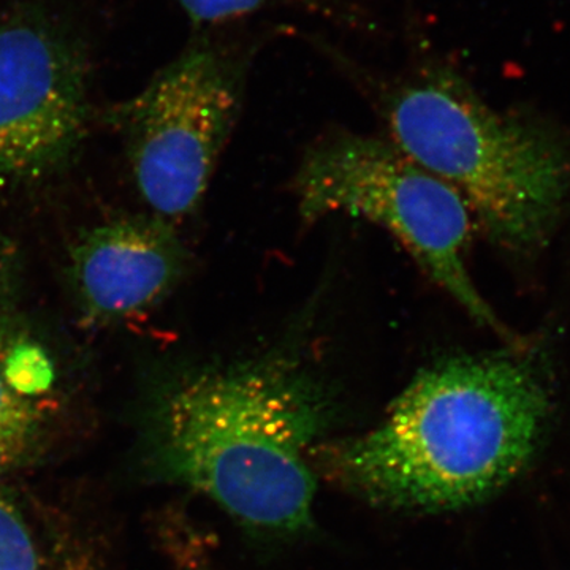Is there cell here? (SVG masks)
<instances>
[{
    "label": "cell",
    "mask_w": 570,
    "mask_h": 570,
    "mask_svg": "<svg viewBox=\"0 0 570 570\" xmlns=\"http://www.w3.org/2000/svg\"><path fill=\"white\" fill-rule=\"evenodd\" d=\"M524 347L420 371L373 430L330 450L337 480L376 504L455 510L530 464L551 415L546 370Z\"/></svg>",
    "instance_id": "cell-1"
},
{
    "label": "cell",
    "mask_w": 570,
    "mask_h": 570,
    "mask_svg": "<svg viewBox=\"0 0 570 570\" xmlns=\"http://www.w3.org/2000/svg\"><path fill=\"white\" fill-rule=\"evenodd\" d=\"M328 419V396L291 356L206 367L164 393L157 456L246 527L302 531L317 490L307 456Z\"/></svg>",
    "instance_id": "cell-2"
},
{
    "label": "cell",
    "mask_w": 570,
    "mask_h": 570,
    "mask_svg": "<svg viewBox=\"0 0 570 570\" xmlns=\"http://www.w3.org/2000/svg\"><path fill=\"white\" fill-rule=\"evenodd\" d=\"M392 141L448 183L487 234L512 253L549 238L570 193V159L530 124L499 115L449 70L401 86L385 104Z\"/></svg>",
    "instance_id": "cell-3"
},
{
    "label": "cell",
    "mask_w": 570,
    "mask_h": 570,
    "mask_svg": "<svg viewBox=\"0 0 570 570\" xmlns=\"http://www.w3.org/2000/svg\"><path fill=\"white\" fill-rule=\"evenodd\" d=\"M299 216L316 223L347 214L381 225L448 292L472 321L524 347L499 321L469 275L472 214L456 190L401 151L393 141L337 135L307 151L295 175Z\"/></svg>",
    "instance_id": "cell-4"
},
{
    "label": "cell",
    "mask_w": 570,
    "mask_h": 570,
    "mask_svg": "<svg viewBox=\"0 0 570 570\" xmlns=\"http://www.w3.org/2000/svg\"><path fill=\"white\" fill-rule=\"evenodd\" d=\"M245 58L197 43L116 111L138 194L176 223L204 200L242 111Z\"/></svg>",
    "instance_id": "cell-5"
},
{
    "label": "cell",
    "mask_w": 570,
    "mask_h": 570,
    "mask_svg": "<svg viewBox=\"0 0 570 570\" xmlns=\"http://www.w3.org/2000/svg\"><path fill=\"white\" fill-rule=\"evenodd\" d=\"M89 116L85 51L37 14L0 24V179L36 181L77 151Z\"/></svg>",
    "instance_id": "cell-6"
},
{
    "label": "cell",
    "mask_w": 570,
    "mask_h": 570,
    "mask_svg": "<svg viewBox=\"0 0 570 570\" xmlns=\"http://www.w3.org/2000/svg\"><path fill=\"white\" fill-rule=\"evenodd\" d=\"M184 268L186 253L178 235L154 214L94 225L69 254L78 311L97 326L145 316L174 291Z\"/></svg>",
    "instance_id": "cell-7"
},
{
    "label": "cell",
    "mask_w": 570,
    "mask_h": 570,
    "mask_svg": "<svg viewBox=\"0 0 570 570\" xmlns=\"http://www.w3.org/2000/svg\"><path fill=\"white\" fill-rule=\"evenodd\" d=\"M51 382L47 352L0 316V453L11 469L39 450L47 426L40 396Z\"/></svg>",
    "instance_id": "cell-8"
},
{
    "label": "cell",
    "mask_w": 570,
    "mask_h": 570,
    "mask_svg": "<svg viewBox=\"0 0 570 570\" xmlns=\"http://www.w3.org/2000/svg\"><path fill=\"white\" fill-rule=\"evenodd\" d=\"M0 570H48L21 509L0 490Z\"/></svg>",
    "instance_id": "cell-9"
},
{
    "label": "cell",
    "mask_w": 570,
    "mask_h": 570,
    "mask_svg": "<svg viewBox=\"0 0 570 570\" xmlns=\"http://www.w3.org/2000/svg\"><path fill=\"white\" fill-rule=\"evenodd\" d=\"M178 2L195 22H223L253 13L277 0H178ZM294 2L316 3L317 0H294Z\"/></svg>",
    "instance_id": "cell-10"
},
{
    "label": "cell",
    "mask_w": 570,
    "mask_h": 570,
    "mask_svg": "<svg viewBox=\"0 0 570 570\" xmlns=\"http://www.w3.org/2000/svg\"><path fill=\"white\" fill-rule=\"evenodd\" d=\"M21 261L13 239L0 230V305L11 298L20 281Z\"/></svg>",
    "instance_id": "cell-11"
}]
</instances>
